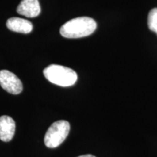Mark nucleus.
Here are the masks:
<instances>
[{"instance_id": "obj_1", "label": "nucleus", "mask_w": 157, "mask_h": 157, "mask_svg": "<svg viewBox=\"0 0 157 157\" xmlns=\"http://www.w3.org/2000/svg\"><path fill=\"white\" fill-rule=\"evenodd\" d=\"M96 28L97 23L94 19L89 17H78L63 25L60 33L65 38L77 39L90 36Z\"/></svg>"}, {"instance_id": "obj_2", "label": "nucleus", "mask_w": 157, "mask_h": 157, "mask_svg": "<svg viewBox=\"0 0 157 157\" xmlns=\"http://www.w3.org/2000/svg\"><path fill=\"white\" fill-rule=\"evenodd\" d=\"M43 73L49 82L61 87L74 85L77 80V74L74 70L60 65H50Z\"/></svg>"}, {"instance_id": "obj_3", "label": "nucleus", "mask_w": 157, "mask_h": 157, "mask_svg": "<svg viewBox=\"0 0 157 157\" xmlns=\"http://www.w3.org/2000/svg\"><path fill=\"white\" fill-rule=\"evenodd\" d=\"M69 131L70 124L67 121L60 120L54 122L45 134V146L50 148L59 146L66 140Z\"/></svg>"}, {"instance_id": "obj_4", "label": "nucleus", "mask_w": 157, "mask_h": 157, "mask_svg": "<svg viewBox=\"0 0 157 157\" xmlns=\"http://www.w3.org/2000/svg\"><path fill=\"white\" fill-rule=\"evenodd\" d=\"M0 85L7 93L17 95L22 92L23 84L20 78L7 70L0 71Z\"/></svg>"}, {"instance_id": "obj_5", "label": "nucleus", "mask_w": 157, "mask_h": 157, "mask_svg": "<svg viewBox=\"0 0 157 157\" xmlns=\"http://www.w3.org/2000/svg\"><path fill=\"white\" fill-rule=\"evenodd\" d=\"M17 13L27 17H37L41 13L38 0H22L17 7Z\"/></svg>"}, {"instance_id": "obj_6", "label": "nucleus", "mask_w": 157, "mask_h": 157, "mask_svg": "<svg viewBox=\"0 0 157 157\" xmlns=\"http://www.w3.org/2000/svg\"><path fill=\"white\" fill-rule=\"evenodd\" d=\"M15 122L9 116H2L0 117V140L4 142H9L15 135Z\"/></svg>"}, {"instance_id": "obj_7", "label": "nucleus", "mask_w": 157, "mask_h": 157, "mask_svg": "<svg viewBox=\"0 0 157 157\" xmlns=\"http://www.w3.org/2000/svg\"><path fill=\"white\" fill-rule=\"evenodd\" d=\"M6 25L10 31L21 34H29L33 29V25L30 21L16 17L7 20Z\"/></svg>"}, {"instance_id": "obj_8", "label": "nucleus", "mask_w": 157, "mask_h": 157, "mask_svg": "<svg viewBox=\"0 0 157 157\" xmlns=\"http://www.w3.org/2000/svg\"><path fill=\"white\" fill-rule=\"evenodd\" d=\"M148 25L151 31L157 34V8H154L149 13L148 16Z\"/></svg>"}, {"instance_id": "obj_9", "label": "nucleus", "mask_w": 157, "mask_h": 157, "mask_svg": "<svg viewBox=\"0 0 157 157\" xmlns=\"http://www.w3.org/2000/svg\"><path fill=\"white\" fill-rule=\"evenodd\" d=\"M78 157H95L93 156V155H90V154H87V155H82V156H78Z\"/></svg>"}]
</instances>
